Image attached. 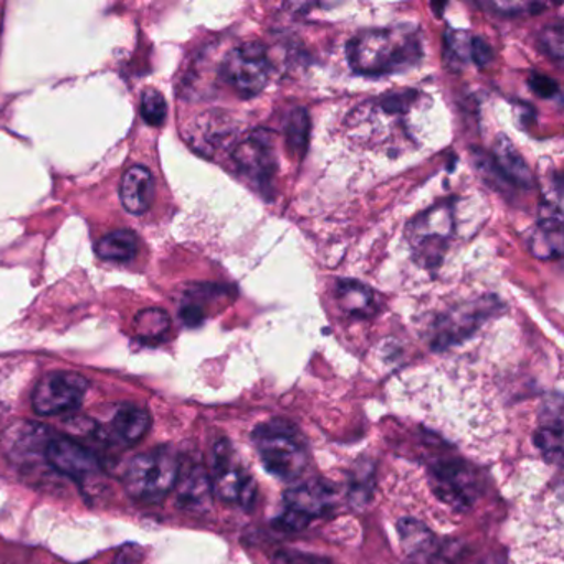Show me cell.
<instances>
[{
	"mask_svg": "<svg viewBox=\"0 0 564 564\" xmlns=\"http://www.w3.org/2000/svg\"><path fill=\"white\" fill-rule=\"evenodd\" d=\"M435 497L452 510H470L480 495V478L464 460L435 462L429 470Z\"/></svg>",
	"mask_w": 564,
	"mask_h": 564,
	"instance_id": "9",
	"label": "cell"
},
{
	"mask_svg": "<svg viewBox=\"0 0 564 564\" xmlns=\"http://www.w3.org/2000/svg\"><path fill=\"white\" fill-rule=\"evenodd\" d=\"M95 249H97L100 259L111 260V262H127V260L137 256L138 249H140V239L131 230H115V232L101 237Z\"/></svg>",
	"mask_w": 564,
	"mask_h": 564,
	"instance_id": "21",
	"label": "cell"
},
{
	"mask_svg": "<svg viewBox=\"0 0 564 564\" xmlns=\"http://www.w3.org/2000/svg\"><path fill=\"white\" fill-rule=\"evenodd\" d=\"M180 475V457L166 445L138 455L124 475V487L137 500L156 503L174 490Z\"/></svg>",
	"mask_w": 564,
	"mask_h": 564,
	"instance_id": "4",
	"label": "cell"
},
{
	"mask_svg": "<svg viewBox=\"0 0 564 564\" xmlns=\"http://www.w3.org/2000/svg\"><path fill=\"white\" fill-rule=\"evenodd\" d=\"M455 232L454 200H442L415 216L405 227V239L422 267L434 269L444 260Z\"/></svg>",
	"mask_w": 564,
	"mask_h": 564,
	"instance_id": "5",
	"label": "cell"
},
{
	"mask_svg": "<svg viewBox=\"0 0 564 564\" xmlns=\"http://www.w3.org/2000/svg\"><path fill=\"white\" fill-rule=\"evenodd\" d=\"M232 161L250 186L256 187L263 196H272L279 161H276L275 141L270 131L256 130L247 134L234 148Z\"/></svg>",
	"mask_w": 564,
	"mask_h": 564,
	"instance_id": "8",
	"label": "cell"
},
{
	"mask_svg": "<svg viewBox=\"0 0 564 564\" xmlns=\"http://www.w3.org/2000/svg\"><path fill=\"white\" fill-rule=\"evenodd\" d=\"M156 184L153 173L144 166H133L121 180L120 197L124 209L134 216L148 213L153 206Z\"/></svg>",
	"mask_w": 564,
	"mask_h": 564,
	"instance_id": "17",
	"label": "cell"
},
{
	"mask_svg": "<svg viewBox=\"0 0 564 564\" xmlns=\"http://www.w3.org/2000/svg\"><path fill=\"white\" fill-rule=\"evenodd\" d=\"M141 115H143L144 121L151 127H161L166 120L167 105L164 100L163 95L158 90H147L143 94V100H141Z\"/></svg>",
	"mask_w": 564,
	"mask_h": 564,
	"instance_id": "25",
	"label": "cell"
},
{
	"mask_svg": "<svg viewBox=\"0 0 564 564\" xmlns=\"http://www.w3.org/2000/svg\"><path fill=\"white\" fill-rule=\"evenodd\" d=\"M336 299L348 315L368 318L378 312L375 292L356 280H339L336 283Z\"/></svg>",
	"mask_w": 564,
	"mask_h": 564,
	"instance_id": "19",
	"label": "cell"
},
{
	"mask_svg": "<svg viewBox=\"0 0 564 564\" xmlns=\"http://www.w3.org/2000/svg\"><path fill=\"white\" fill-rule=\"evenodd\" d=\"M498 302L495 299H481L478 302L458 305L438 316L432 325L431 348L444 351L451 346L474 335L481 323H485L491 312H497Z\"/></svg>",
	"mask_w": 564,
	"mask_h": 564,
	"instance_id": "11",
	"label": "cell"
},
{
	"mask_svg": "<svg viewBox=\"0 0 564 564\" xmlns=\"http://www.w3.org/2000/svg\"><path fill=\"white\" fill-rule=\"evenodd\" d=\"M346 57L356 75L388 77L414 68L424 57L421 29L415 25L369 29L346 45Z\"/></svg>",
	"mask_w": 564,
	"mask_h": 564,
	"instance_id": "2",
	"label": "cell"
},
{
	"mask_svg": "<svg viewBox=\"0 0 564 564\" xmlns=\"http://www.w3.org/2000/svg\"><path fill=\"white\" fill-rule=\"evenodd\" d=\"M272 70L269 51L256 41L232 48L220 68L224 80L240 98H253L262 94L269 85Z\"/></svg>",
	"mask_w": 564,
	"mask_h": 564,
	"instance_id": "6",
	"label": "cell"
},
{
	"mask_svg": "<svg viewBox=\"0 0 564 564\" xmlns=\"http://www.w3.org/2000/svg\"><path fill=\"white\" fill-rule=\"evenodd\" d=\"M470 61L480 68L487 67L494 61V51L487 41L481 37L470 39Z\"/></svg>",
	"mask_w": 564,
	"mask_h": 564,
	"instance_id": "29",
	"label": "cell"
},
{
	"mask_svg": "<svg viewBox=\"0 0 564 564\" xmlns=\"http://www.w3.org/2000/svg\"><path fill=\"white\" fill-rule=\"evenodd\" d=\"M528 85L541 98H553L554 95L560 94V87H557L556 82L553 78L546 77V75L538 74V72H533L530 75Z\"/></svg>",
	"mask_w": 564,
	"mask_h": 564,
	"instance_id": "28",
	"label": "cell"
},
{
	"mask_svg": "<svg viewBox=\"0 0 564 564\" xmlns=\"http://www.w3.org/2000/svg\"><path fill=\"white\" fill-rule=\"evenodd\" d=\"M151 414L140 405L124 404L113 417V431L127 444H137L150 432Z\"/></svg>",
	"mask_w": 564,
	"mask_h": 564,
	"instance_id": "20",
	"label": "cell"
},
{
	"mask_svg": "<svg viewBox=\"0 0 564 564\" xmlns=\"http://www.w3.org/2000/svg\"><path fill=\"white\" fill-rule=\"evenodd\" d=\"M87 391L85 376L68 371L51 372L35 386L32 405L41 415L65 414L80 408Z\"/></svg>",
	"mask_w": 564,
	"mask_h": 564,
	"instance_id": "12",
	"label": "cell"
},
{
	"mask_svg": "<svg viewBox=\"0 0 564 564\" xmlns=\"http://www.w3.org/2000/svg\"><path fill=\"white\" fill-rule=\"evenodd\" d=\"M398 534L405 554L412 560L427 564L445 561L441 541L422 521L415 518H402L398 523Z\"/></svg>",
	"mask_w": 564,
	"mask_h": 564,
	"instance_id": "16",
	"label": "cell"
},
{
	"mask_svg": "<svg viewBox=\"0 0 564 564\" xmlns=\"http://www.w3.org/2000/svg\"><path fill=\"white\" fill-rule=\"evenodd\" d=\"M336 490L326 480H306L293 485L283 494L282 514L276 518V527L286 531H300L316 518L325 517L335 507Z\"/></svg>",
	"mask_w": 564,
	"mask_h": 564,
	"instance_id": "7",
	"label": "cell"
},
{
	"mask_svg": "<svg viewBox=\"0 0 564 564\" xmlns=\"http://www.w3.org/2000/svg\"><path fill=\"white\" fill-rule=\"evenodd\" d=\"M563 25L554 24L550 28L544 29L538 37V47L543 52L544 55L551 58V61L561 62L563 58Z\"/></svg>",
	"mask_w": 564,
	"mask_h": 564,
	"instance_id": "26",
	"label": "cell"
},
{
	"mask_svg": "<svg viewBox=\"0 0 564 564\" xmlns=\"http://www.w3.org/2000/svg\"><path fill=\"white\" fill-rule=\"evenodd\" d=\"M177 501L191 511H207L213 505V480L203 465H193L177 480Z\"/></svg>",
	"mask_w": 564,
	"mask_h": 564,
	"instance_id": "18",
	"label": "cell"
},
{
	"mask_svg": "<svg viewBox=\"0 0 564 564\" xmlns=\"http://www.w3.org/2000/svg\"><path fill=\"white\" fill-rule=\"evenodd\" d=\"M48 464L75 480H84L100 468L97 457L87 447L67 437H55L45 447Z\"/></svg>",
	"mask_w": 564,
	"mask_h": 564,
	"instance_id": "13",
	"label": "cell"
},
{
	"mask_svg": "<svg viewBox=\"0 0 564 564\" xmlns=\"http://www.w3.org/2000/svg\"><path fill=\"white\" fill-rule=\"evenodd\" d=\"M478 164L484 173H490L498 183L513 184L527 189L534 186L530 167L507 138H501L495 147L494 154L490 158H481Z\"/></svg>",
	"mask_w": 564,
	"mask_h": 564,
	"instance_id": "15",
	"label": "cell"
},
{
	"mask_svg": "<svg viewBox=\"0 0 564 564\" xmlns=\"http://www.w3.org/2000/svg\"><path fill=\"white\" fill-rule=\"evenodd\" d=\"M488 8L494 9L495 12H498V14H505V15H518L523 14V12L531 11L533 14H536V12L543 11L546 6L541 4H498V2H495V4L488 6Z\"/></svg>",
	"mask_w": 564,
	"mask_h": 564,
	"instance_id": "30",
	"label": "cell"
},
{
	"mask_svg": "<svg viewBox=\"0 0 564 564\" xmlns=\"http://www.w3.org/2000/svg\"><path fill=\"white\" fill-rule=\"evenodd\" d=\"M534 445L551 464H561L563 457V419L561 414L534 432Z\"/></svg>",
	"mask_w": 564,
	"mask_h": 564,
	"instance_id": "22",
	"label": "cell"
},
{
	"mask_svg": "<svg viewBox=\"0 0 564 564\" xmlns=\"http://www.w3.org/2000/svg\"><path fill=\"white\" fill-rule=\"evenodd\" d=\"M213 490L220 500L250 510L256 505L257 485L252 475L239 464L229 441L217 442L214 448Z\"/></svg>",
	"mask_w": 564,
	"mask_h": 564,
	"instance_id": "10",
	"label": "cell"
},
{
	"mask_svg": "<svg viewBox=\"0 0 564 564\" xmlns=\"http://www.w3.org/2000/svg\"><path fill=\"white\" fill-rule=\"evenodd\" d=\"M273 564H335L332 560L318 554L303 553V551H280L273 556Z\"/></svg>",
	"mask_w": 564,
	"mask_h": 564,
	"instance_id": "27",
	"label": "cell"
},
{
	"mask_svg": "<svg viewBox=\"0 0 564 564\" xmlns=\"http://www.w3.org/2000/svg\"><path fill=\"white\" fill-rule=\"evenodd\" d=\"M181 318H183L184 325L189 326V328H197L204 322L206 315H204L200 306L184 305V308L181 310Z\"/></svg>",
	"mask_w": 564,
	"mask_h": 564,
	"instance_id": "31",
	"label": "cell"
},
{
	"mask_svg": "<svg viewBox=\"0 0 564 564\" xmlns=\"http://www.w3.org/2000/svg\"><path fill=\"white\" fill-rule=\"evenodd\" d=\"M422 95L419 91H389L359 105L348 117L352 140L372 148H384L389 156L417 148L411 131V117Z\"/></svg>",
	"mask_w": 564,
	"mask_h": 564,
	"instance_id": "1",
	"label": "cell"
},
{
	"mask_svg": "<svg viewBox=\"0 0 564 564\" xmlns=\"http://www.w3.org/2000/svg\"><path fill=\"white\" fill-rule=\"evenodd\" d=\"M141 551L140 547L133 546H124L123 550L118 553L117 560H115L113 564H137L140 561Z\"/></svg>",
	"mask_w": 564,
	"mask_h": 564,
	"instance_id": "32",
	"label": "cell"
},
{
	"mask_svg": "<svg viewBox=\"0 0 564 564\" xmlns=\"http://www.w3.org/2000/svg\"><path fill=\"white\" fill-rule=\"evenodd\" d=\"M310 133V118L303 108H295L289 115V120L285 123L286 144L290 150L300 154V151L305 150L306 141H308Z\"/></svg>",
	"mask_w": 564,
	"mask_h": 564,
	"instance_id": "24",
	"label": "cell"
},
{
	"mask_svg": "<svg viewBox=\"0 0 564 564\" xmlns=\"http://www.w3.org/2000/svg\"><path fill=\"white\" fill-rule=\"evenodd\" d=\"M171 318L164 310L148 308L134 318V332L144 343L161 341L170 333Z\"/></svg>",
	"mask_w": 564,
	"mask_h": 564,
	"instance_id": "23",
	"label": "cell"
},
{
	"mask_svg": "<svg viewBox=\"0 0 564 564\" xmlns=\"http://www.w3.org/2000/svg\"><path fill=\"white\" fill-rule=\"evenodd\" d=\"M252 442L263 468L283 481H296L310 465V448L305 435L293 422L269 419L257 425Z\"/></svg>",
	"mask_w": 564,
	"mask_h": 564,
	"instance_id": "3",
	"label": "cell"
},
{
	"mask_svg": "<svg viewBox=\"0 0 564 564\" xmlns=\"http://www.w3.org/2000/svg\"><path fill=\"white\" fill-rule=\"evenodd\" d=\"M530 250L541 260H557L563 256V213L561 203L543 200L540 219L530 237Z\"/></svg>",
	"mask_w": 564,
	"mask_h": 564,
	"instance_id": "14",
	"label": "cell"
}]
</instances>
